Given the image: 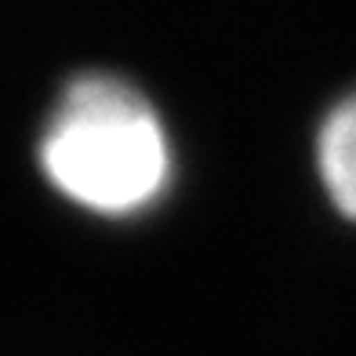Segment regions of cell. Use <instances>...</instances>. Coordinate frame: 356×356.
I'll list each match as a JSON object with an SVG mask.
<instances>
[{"label": "cell", "mask_w": 356, "mask_h": 356, "mask_svg": "<svg viewBox=\"0 0 356 356\" xmlns=\"http://www.w3.org/2000/svg\"><path fill=\"white\" fill-rule=\"evenodd\" d=\"M40 171L99 218H135L171 186V138L145 95L120 76H80L40 135Z\"/></svg>", "instance_id": "6da1fadb"}, {"label": "cell", "mask_w": 356, "mask_h": 356, "mask_svg": "<svg viewBox=\"0 0 356 356\" xmlns=\"http://www.w3.org/2000/svg\"><path fill=\"white\" fill-rule=\"evenodd\" d=\"M320 186L338 215L356 222V95L327 113L316 138Z\"/></svg>", "instance_id": "7a4b0ae2"}]
</instances>
